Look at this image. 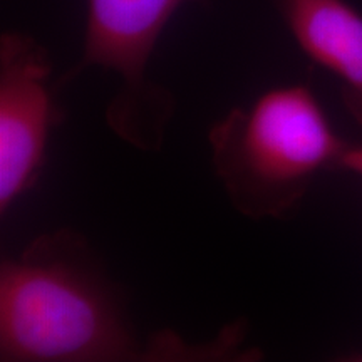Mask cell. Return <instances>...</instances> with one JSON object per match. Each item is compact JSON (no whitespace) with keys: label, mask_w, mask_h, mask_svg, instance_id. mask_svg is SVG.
Here are the masks:
<instances>
[{"label":"cell","mask_w":362,"mask_h":362,"mask_svg":"<svg viewBox=\"0 0 362 362\" xmlns=\"http://www.w3.org/2000/svg\"><path fill=\"white\" fill-rule=\"evenodd\" d=\"M349 144L307 84L267 89L208 131L216 178L235 210L250 220L287 216L317 175L337 170Z\"/></svg>","instance_id":"cell-2"},{"label":"cell","mask_w":362,"mask_h":362,"mask_svg":"<svg viewBox=\"0 0 362 362\" xmlns=\"http://www.w3.org/2000/svg\"><path fill=\"white\" fill-rule=\"evenodd\" d=\"M300 51L341 84L346 111L362 128V13L347 0H274Z\"/></svg>","instance_id":"cell-5"},{"label":"cell","mask_w":362,"mask_h":362,"mask_svg":"<svg viewBox=\"0 0 362 362\" xmlns=\"http://www.w3.org/2000/svg\"><path fill=\"white\" fill-rule=\"evenodd\" d=\"M52 59L24 33L0 35V215L39 181L52 129L62 121Z\"/></svg>","instance_id":"cell-4"},{"label":"cell","mask_w":362,"mask_h":362,"mask_svg":"<svg viewBox=\"0 0 362 362\" xmlns=\"http://www.w3.org/2000/svg\"><path fill=\"white\" fill-rule=\"evenodd\" d=\"M337 170L347 171L362 180V144H349L339 161Z\"/></svg>","instance_id":"cell-6"},{"label":"cell","mask_w":362,"mask_h":362,"mask_svg":"<svg viewBox=\"0 0 362 362\" xmlns=\"http://www.w3.org/2000/svg\"><path fill=\"white\" fill-rule=\"evenodd\" d=\"M180 337L141 342L101 259L74 230L39 235L0 264V361L176 359Z\"/></svg>","instance_id":"cell-1"},{"label":"cell","mask_w":362,"mask_h":362,"mask_svg":"<svg viewBox=\"0 0 362 362\" xmlns=\"http://www.w3.org/2000/svg\"><path fill=\"white\" fill-rule=\"evenodd\" d=\"M208 0H88L83 56L59 84L90 67L121 78L106 107V123L117 138L143 151H160L175 112L170 89L148 79V64L163 30L188 4Z\"/></svg>","instance_id":"cell-3"},{"label":"cell","mask_w":362,"mask_h":362,"mask_svg":"<svg viewBox=\"0 0 362 362\" xmlns=\"http://www.w3.org/2000/svg\"><path fill=\"white\" fill-rule=\"evenodd\" d=\"M354 361H362V354L359 357H354Z\"/></svg>","instance_id":"cell-7"}]
</instances>
